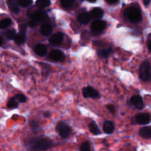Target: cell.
Wrapping results in <instances>:
<instances>
[{"label":"cell","mask_w":151,"mask_h":151,"mask_svg":"<svg viewBox=\"0 0 151 151\" xmlns=\"http://www.w3.org/2000/svg\"><path fill=\"white\" fill-rule=\"evenodd\" d=\"M125 16L130 22L133 23H137L142 20L141 10L136 6H132L127 8L125 11Z\"/></svg>","instance_id":"1"},{"label":"cell","mask_w":151,"mask_h":151,"mask_svg":"<svg viewBox=\"0 0 151 151\" xmlns=\"http://www.w3.org/2000/svg\"><path fill=\"white\" fill-rule=\"evenodd\" d=\"M31 146L34 151H44L52 146V142L49 139L39 138L34 140Z\"/></svg>","instance_id":"2"},{"label":"cell","mask_w":151,"mask_h":151,"mask_svg":"<svg viewBox=\"0 0 151 151\" xmlns=\"http://www.w3.org/2000/svg\"><path fill=\"white\" fill-rule=\"evenodd\" d=\"M139 78L145 82L151 80V67L148 61L143 62L139 68Z\"/></svg>","instance_id":"3"},{"label":"cell","mask_w":151,"mask_h":151,"mask_svg":"<svg viewBox=\"0 0 151 151\" xmlns=\"http://www.w3.org/2000/svg\"><path fill=\"white\" fill-rule=\"evenodd\" d=\"M48 18L47 13L42 10H38L33 13L31 16V20L29 22V26L35 27V25L38 24L39 22H42L46 21Z\"/></svg>","instance_id":"4"},{"label":"cell","mask_w":151,"mask_h":151,"mask_svg":"<svg viewBox=\"0 0 151 151\" xmlns=\"http://www.w3.org/2000/svg\"><path fill=\"white\" fill-rule=\"evenodd\" d=\"M56 129L57 132L62 138L68 137L71 132V128L64 122H59L56 127Z\"/></svg>","instance_id":"5"},{"label":"cell","mask_w":151,"mask_h":151,"mask_svg":"<svg viewBox=\"0 0 151 151\" xmlns=\"http://www.w3.org/2000/svg\"><path fill=\"white\" fill-rule=\"evenodd\" d=\"M83 95L86 98L97 99L100 97V94L97 90L91 86H87L83 89Z\"/></svg>","instance_id":"6"},{"label":"cell","mask_w":151,"mask_h":151,"mask_svg":"<svg viewBox=\"0 0 151 151\" xmlns=\"http://www.w3.org/2000/svg\"><path fill=\"white\" fill-rule=\"evenodd\" d=\"M106 27V23L104 21L102 20H96L92 22L91 24V30H92L93 33L98 34L101 32L105 29Z\"/></svg>","instance_id":"7"},{"label":"cell","mask_w":151,"mask_h":151,"mask_svg":"<svg viewBox=\"0 0 151 151\" xmlns=\"http://www.w3.org/2000/svg\"><path fill=\"white\" fill-rule=\"evenodd\" d=\"M135 120L139 125H146L151 122V114L148 113L139 114L135 116Z\"/></svg>","instance_id":"8"},{"label":"cell","mask_w":151,"mask_h":151,"mask_svg":"<svg viewBox=\"0 0 151 151\" xmlns=\"http://www.w3.org/2000/svg\"><path fill=\"white\" fill-rule=\"evenodd\" d=\"M63 40V34L62 32H57L52 35L50 38V43L52 46H59Z\"/></svg>","instance_id":"9"},{"label":"cell","mask_w":151,"mask_h":151,"mask_svg":"<svg viewBox=\"0 0 151 151\" xmlns=\"http://www.w3.org/2000/svg\"><path fill=\"white\" fill-rule=\"evenodd\" d=\"M50 58L55 61H61L64 58V54L59 50H55L50 52Z\"/></svg>","instance_id":"10"},{"label":"cell","mask_w":151,"mask_h":151,"mask_svg":"<svg viewBox=\"0 0 151 151\" xmlns=\"http://www.w3.org/2000/svg\"><path fill=\"white\" fill-rule=\"evenodd\" d=\"M131 103L137 107V109H142L144 108V103H143V100L141 96L139 95H134L131 97Z\"/></svg>","instance_id":"11"},{"label":"cell","mask_w":151,"mask_h":151,"mask_svg":"<svg viewBox=\"0 0 151 151\" xmlns=\"http://www.w3.org/2000/svg\"><path fill=\"white\" fill-rule=\"evenodd\" d=\"M103 14H104L103 10H102L101 8H99V7L94 8L93 10H91V12H90L91 17L95 19H101V18L103 16Z\"/></svg>","instance_id":"12"},{"label":"cell","mask_w":151,"mask_h":151,"mask_svg":"<svg viewBox=\"0 0 151 151\" xmlns=\"http://www.w3.org/2000/svg\"><path fill=\"white\" fill-rule=\"evenodd\" d=\"M103 131L108 134H111L114 131V125L111 121H106L103 124Z\"/></svg>","instance_id":"13"},{"label":"cell","mask_w":151,"mask_h":151,"mask_svg":"<svg viewBox=\"0 0 151 151\" xmlns=\"http://www.w3.org/2000/svg\"><path fill=\"white\" fill-rule=\"evenodd\" d=\"M52 27L50 24L46 23L42 25L41 28V32L42 35H45V36H48L52 33Z\"/></svg>","instance_id":"14"},{"label":"cell","mask_w":151,"mask_h":151,"mask_svg":"<svg viewBox=\"0 0 151 151\" xmlns=\"http://www.w3.org/2000/svg\"><path fill=\"white\" fill-rule=\"evenodd\" d=\"M139 135L145 139L151 138V126H147L142 128L139 130Z\"/></svg>","instance_id":"15"},{"label":"cell","mask_w":151,"mask_h":151,"mask_svg":"<svg viewBox=\"0 0 151 151\" xmlns=\"http://www.w3.org/2000/svg\"><path fill=\"white\" fill-rule=\"evenodd\" d=\"M91 15L88 13H83L78 16V21L83 24H87L91 20Z\"/></svg>","instance_id":"16"},{"label":"cell","mask_w":151,"mask_h":151,"mask_svg":"<svg viewBox=\"0 0 151 151\" xmlns=\"http://www.w3.org/2000/svg\"><path fill=\"white\" fill-rule=\"evenodd\" d=\"M35 52L38 55L43 56L47 53V48L44 44H38L35 47Z\"/></svg>","instance_id":"17"},{"label":"cell","mask_w":151,"mask_h":151,"mask_svg":"<svg viewBox=\"0 0 151 151\" xmlns=\"http://www.w3.org/2000/svg\"><path fill=\"white\" fill-rule=\"evenodd\" d=\"M14 41L16 44H19V45L23 44L25 42V41H26V34H25V32H19V33L16 35Z\"/></svg>","instance_id":"18"},{"label":"cell","mask_w":151,"mask_h":151,"mask_svg":"<svg viewBox=\"0 0 151 151\" xmlns=\"http://www.w3.org/2000/svg\"><path fill=\"white\" fill-rule=\"evenodd\" d=\"M112 53V50L111 48L103 49V50H100L97 51V54L100 57L103 58H106L109 57L111 54Z\"/></svg>","instance_id":"19"},{"label":"cell","mask_w":151,"mask_h":151,"mask_svg":"<svg viewBox=\"0 0 151 151\" xmlns=\"http://www.w3.org/2000/svg\"><path fill=\"white\" fill-rule=\"evenodd\" d=\"M17 2L15 1V0H8V5H9V8L10 10H11L12 12L15 13H19V8L18 7Z\"/></svg>","instance_id":"20"},{"label":"cell","mask_w":151,"mask_h":151,"mask_svg":"<svg viewBox=\"0 0 151 151\" xmlns=\"http://www.w3.org/2000/svg\"><path fill=\"white\" fill-rule=\"evenodd\" d=\"M88 128H89L90 131L94 135H99V134H101V131H100V128H98V126L97 125V124L95 122H92L88 125Z\"/></svg>","instance_id":"21"},{"label":"cell","mask_w":151,"mask_h":151,"mask_svg":"<svg viewBox=\"0 0 151 151\" xmlns=\"http://www.w3.org/2000/svg\"><path fill=\"white\" fill-rule=\"evenodd\" d=\"M51 4L50 0H37L36 6L39 8H45V7H49Z\"/></svg>","instance_id":"22"},{"label":"cell","mask_w":151,"mask_h":151,"mask_svg":"<svg viewBox=\"0 0 151 151\" xmlns=\"http://www.w3.org/2000/svg\"><path fill=\"white\" fill-rule=\"evenodd\" d=\"M18 106H19V102H18L17 100L15 98V97L10 98V100H9V101L7 102V107H8L9 109H16Z\"/></svg>","instance_id":"23"},{"label":"cell","mask_w":151,"mask_h":151,"mask_svg":"<svg viewBox=\"0 0 151 151\" xmlns=\"http://www.w3.org/2000/svg\"><path fill=\"white\" fill-rule=\"evenodd\" d=\"M12 23L11 19H9V18H6V19H2L0 22V27L1 29H5V28H7L8 27L10 26Z\"/></svg>","instance_id":"24"},{"label":"cell","mask_w":151,"mask_h":151,"mask_svg":"<svg viewBox=\"0 0 151 151\" xmlns=\"http://www.w3.org/2000/svg\"><path fill=\"white\" fill-rule=\"evenodd\" d=\"M60 4L64 8H69L75 3V0H60Z\"/></svg>","instance_id":"25"},{"label":"cell","mask_w":151,"mask_h":151,"mask_svg":"<svg viewBox=\"0 0 151 151\" xmlns=\"http://www.w3.org/2000/svg\"><path fill=\"white\" fill-rule=\"evenodd\" d=\"M4 34H5L6 37H7V38L10 40L15 39L16 35H17L15 29H10V30H7Z\"/></svg>","instance_id":"26"},{"label":"cell","mask_w":151,"mask_h":151,"mask_svg":"<svg viewBox=\"0 0 151 151\" xmlns=\"http://www.w3.org/2000/svg\"><path fill=\"white\" fill-rule=\"evenodd\" d=\"M81 151H91V145L88 142H85L83 143L80 147Z\"/></svg>","instance_id":"27"},{"label":"cell","mask_w":151,"mask_h":151,"mask_svg":"<svg viewBox=\"0 0 151 151\" xmlns=\"http://www.w3.org/2000/svg\"><path fill=\"white\" fill-rule=\"evenodd\" d=\"M18 4L22 7H27L30 5L32 2V0H17Z\"/></svg>","instance_id":"28"},{"label":"cell","mask_w":151,"mask_h":151,"mask_svg":"<svg viewBox=\"0 0 151 151\" xmlns=\"http://www.w3.org/2000/svg\"><path fill=\"white\" fill-rule=\"evenodd\" d=\"M15 98L19 103H25L27 101V97L22 94H18L15 96Z\"/></svg>","instance_id":"29"},{"label":"cell","mask_w":151,"mask_h":151,"mask_svg":"<svg viewBox=\"0 0 151 151\" xmlns=\"http://www.w3.org/2000/svg\"><path fill=\"white\" fill-rule=\"evenodd\" d=\"M106 107H107V109L111 112V113L114 114L115 111H116V109H115L114 106H113V105H108Z\"/></svg>","instance_id":"30"},{"label":"cell","mask_w":151,"mask_h":151,"mask_svg":"<svg viewBox=\"0 0 151 151\" xmlns=\"http://www.w3.org/2000/svg\"><path fill=\"white\" fill-rule=\"evenodd\" d=\"M26 29H27L26 24H21L20 26H19V32H26Z\"/></svg>","instance_id":"31"},{"label":"cell","mask_w":151,"mask_h":151,"mask_svg":"<svg viewBox=\"0 0 151 151\" xmlns=\"http://www.w3.org/2000/svg\"><path fill=\"white\" fill-rule=\"evenodd\" d=\"M109 4H116L119 0H106Z\"/></svg>","instance_id":"32"},{"label":"cell","mask_w":151,"mask_h":151,"mask_svg":"<svg viewBox=\"0 0 151 151\" xmlns=\"http://www.w3.org/2000/svg\"><path fill=\"white\" fill-rule=\"evenodd\" d=\"M31 127H32L33 129H35V128H36L37 127H38V125H37L36 122H33V121H32V122H31Z\"/></svg>","instance_id":"33"},{"label":"cell","mask_w":151,"mask_h":151,"mask_svg":"<svg viewBox=\"0 0 151 151\" xmlns=\"http://www.w3.org/2000/svg\"><path fill=\"white\" fill-rule=\"evenodd\" d=\"M44 116H45V117H50V116H51V113L49 111H46L45 113L44 114Z\"/></svg>","instance_id":"34"},{"label":"cell","mask_w":151,"mask_h":151,"mask_svg":"<svg viewBox=\"0 0 151 151\" xmlns=\"http://www.w3.org/2000/svg\"><path fill=\"white\" fill-rule=\"evenodd\" d=\"M3 43H4V38H3L2 36H0V45L2 46Z\"/></svg>","instance_id":"35"},{"label":"cell","mask_w":151,"mask_h":151,"mask_svg":"<svg viewBox=\"0 0 151 151\" xmlns=\"http://www.w3.org/2000/svg\"><path fill=\"white\" fill-rule=\"evenodd\" d=\"M147 48H148V50L151 52V41H149L148 44H147Z\"/></svg>","instance_id":"36"},{"label":"cell","mask_w":151,"mask_h":151,"mask_svg":"<svg viewBox=\"0 0 151 151\" xmlns=\"http://www.w3.org/2000/svg\"><path fill=\"white\" fill-rule=\"evenodd\" d=\"M143 1H144V3L145 5H148L149 3H150V0H143Z\"/></svg>","instance_id":"37"},{"label":"cell","mask_w":151,"mask_h":151,"mask_svg":"<svg viewBox=\"0 0 151 151\" xmlns=\"http://www.w3.org/2000/svg\"><path fill=\"white\" fill-rule=\"evenodd\" d=\"M87 1H89V2H95L96 1H97V0H87Z\"/></svg>","instance_id":"38"}]
</instances>
